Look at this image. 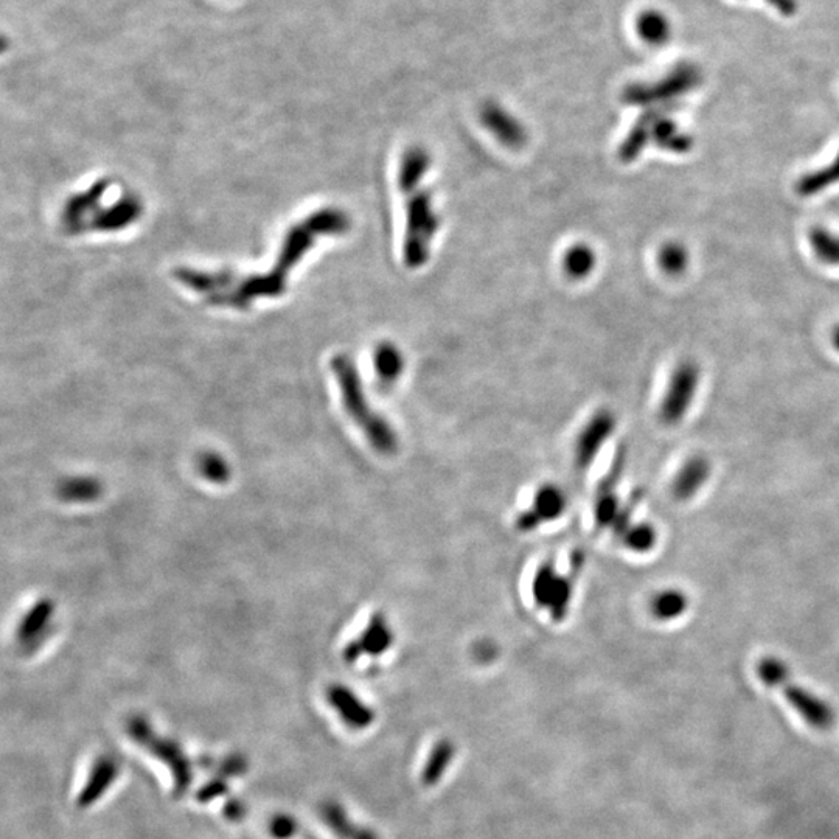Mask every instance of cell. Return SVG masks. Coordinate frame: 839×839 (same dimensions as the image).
<instances>
[{
    "label": "cell",
    "instance_id": "cell-1",
    "mask_svg": "<svg viewBox=\"0 0 839 839\" xmlns=\"http://www.w3.org/2000/svg\"><path fill=\"white\" fill-rule=\"evenodd\" d=\"M350 218L347 213L335 207L317 210L307 216L302 223L291 227L283 241L282 251L277 257L276 266L271 271L260 276L248 277L238 283L229 293L216 294L210 297V302L223 307L243 308L251 307L257 299L282 296L288 283L289 272L302 260L314 246V241L325 235H342L349 232Z\"/></svg>",
    "mask_w": 839,
    "mask_h": 839
},
{
    "label": "cell",
    "instance_id": "cell-2",
    "mask_svg": "<svg viewBox=\"0 0 839 839\" xmlns=\"http://www.w3.org/2000/svg\"><path fill=\"white\" fill-rule=\"evenodd\" d=\"M331 372L335 373L338 381L345 412L364 432L373 450L380 454H394L398 450L397 434L383 415L370 409L363 380L353 359L347 355H336L331 359Z\"/></svg>",
    "mask_w": 839,
    "mask_h": 839
},
{
    "label": "cell",
    "instance_id": "cell-3",
    "mask_svg": "<svg viewBox=\"0 0 839 839\" xmlns=\"http://www.w3.org/2000/svg\"><path fill=\"white\" fill-rule=\"evenodd\" d=\"M757 673L766 686L774 687L784 693L788 703L812 728L818 731H829L835 726L836 715L830 704L816 697L815 693L805 689L801 684L794 683L785 662L768 656L757 664Z\"/></svg>",
    "mask_w": 839,
    "mask_h": 839
},
{
    "label": "cell",
    "instance_id": "cell-4",
    "mask_svg": "<svg viewBox=\"0 0 839 839\" xmlns=\"http://www.w3.org/2000/svg\"><path fill=\"white\" fill-rule=\"evenodd\" d=\"M406 195V234L403 258L411 269L422 268L428 263L431 243L440 226L432 196L425 188H414Z\"/></svg>",
    "mask_w": 839,
    "mask_h": 839
},
{
    "label": "cell",
    "instance_id": "cell-5",
    "mask_svg": "<svg viewBox=\"0 0 839 839\" xmlns=\"http://www.w3.org/2000/svg\"><path fill=\"white\" fill-rule=\"evenodd\" d=\"M126 731L137 745L167 766L173 779V794L176 798L185 796L193 784V766L182 746L176 740L156 732L150 721L140 715L129 718Z\"/></svg>",
    "mask_w": 839,
    "mask_h": 839
},
{
    "label": "cell",
    "instance_id": "cell-6",
    "mask_svg": "<svg viewBox=\"0 0 839 839\" xmlns=\"http://www.w3.org/2000/svg\"><path fill=\"white\" fill-rule=\"evenodd\" d=\"M701 80L703 78L697 67L683 64L655 83L633 84L625 89L624 101L627 105L648 106V108L670 106V101L683 97L698 88Z\"/></svg>",
    "mask_w": 839,
    "mask_h": 839
},
{
    "label": "cell",
    "instance_id": "cell-7",
    "mask_svg": "<svg viewBox=\"0 0 839 839\" xmlns=\"http://www.w3.org/2000/svg\"><path fill=\"white\" fill-rule=\"evenodd\" d=\"M575 577L577 574L574 572L569 577L558 574L554 561L547 560L541 564L533 578V599L538 606L549 611L555 622H563L568 616Z\"/></svg>",
    "mask_w": 839,
    "mask_h": 839
},
{
    "label": "cell",
    "instance_id": "cell-8",
    "mask_svg": "<svg viewBox=\"0 0 839 839\" xmlns=\"http://www.w3.org/2000/svg\"><path fill=\"white\" fill-rule=\"evenodd\" d=\"M701 370L693 361H683L676 366L670 376L669 386L662 398L659 417L665 425H678L683 422L692 408L693 398L700 386Z\"/></svg>",
    "mask_w": 839,
    "mask_h": 839
},
{
    "label": "cell",
    "instance_id": "cell-9",
    "mask_svg": "<svg viewBox=\"0 0 839 839\" xmlns=\"http://www.w3.org/2000/svg\"><path fill=\"white\" fill-rule=\"evenodd\" d=\"M625 464H627V448L622 445L617 448L610 470L603 476L596 490L594 521L599 529H611L619 513L622 502L617 496V487L624 476Z\"/></svg>",
    "mask_w": 839,
    "mask_h": 839
},
{
    "label": "cell",
    "instance_id": "cell-10",
    "mask_svg": "<svg viewBox=\"0 0 839 839\" xmlns=\"http://www.w3.org/2000/svg\"><path fill=\"white\" fill-rule=\"evenodd\" d=\"M392 644H394V631L390 628L389 620L381 611H376L370 616L366 628L345 645L342 656L345 662L353 664L363 656L378 658L384 655Z\"/></svg>",
    "mask_w": 839,
    "mask_h": 839
},
{
    "label": "cell",
    "instance_id": "cell-11",
    "mask_svg": "<svg viewBox=\"0 0 839 839\" xmlns=\"http://www.w3.org/2000/svg\"><path fill=\"white\" fill-rule=\"evenodd\" d=\"M614 429L616 417L610 411H599L592 415L575 443V465L578 470L585 471L591 467L606 440L613 436Z\"/></svg>",
    "mask_w": 839,
    "mask_h": 839
},
{
    "label": "cell",
    "instance_id": "cell-12",
    "mask_svg": "<svg viewBox=\"0 0 839 839\" xmlns=\"http://www.w3.org/2000/svg\"><path fill=\"white\" fill-rule=\"evenodd\" d=\"M327 701L345 725L355 731L369 728L375 720V712L352 689L342 684L328 687Z\"/></svg>",
    "mask_w": 839,
    "mask_h": 839
},
{
    "label": "cell",
    "instance_id": "cell-13",
    "mask_svg": "<svg viewBox=\"0 0 839 839\" xmlns=\"http://www.w3.org/2000/svg\"><path fill=\"white\" fill-rule=\"evenodd\" d=\"M53 617H55V602L47 597L39 599L24 614L16 630V641L24 652L35 650L41 645L42 639L49 633Z\"/></svg>",
    "mask_w": 839,
    "mask_h": 839
},
{
    "label": "cell",
    "instance_id": "cell-14",
    "mask_svg": "<svg viewBox=\"0 0 839 839\" xmlns=\"http://www.w3.org/2000/svg\"><path fill=\"white\" fill-rule=\"evenodd\" d=\"M119 776L120 766L114 757L108 756V754L97 757L92 763L88 779H86L80 794H78V807L91 808L92 805L97 804L108 793L109 788L115 784V780L119 779Z\"/></svg>",
    "mask_w": 839,
    "mask_h": 839
},
{
    "label": "cell",
    "instance_id": "cell-15",
    "mask_svg": "<svg viewBox=\"0 0 839 839\" xmlns=\"http://www.w3.org/2000/svg\"><path fill=\"white\" fill-rule=\"evenodd\" d=\"M482 125L490 131L504 147L518 150L527 142V131L523 123L498 105H487L481 111Z\"/></svg>",
    "mask_w": 839,
    "mask_h": 839
},
{
    "label": "cell",
    "instance_id": "cell-16",
    "mask_svg": "<svg viewBox=\"0 0 839 839\" xmlns=\"http://www.w3.org/2000/svg\"><path fill=\"white\" fill-rule=\"evenodd\" d=\"M652 109V142L661 150L675 154L689 153L693 148V140L689 134L679 129L670 119V106H658Z\"/></svg>",
    "mask_w": 839,
    "mask_h": 839
},
{
    "label": "cell",
    "instance_id": "cell-17",
    "mask_svg": "<svg viewBox=\"0 0 839 839\" xmlns=\"http://www.w3.org/2000/svg\"><path fill=\"white\" fill-rule=\"evenodd\" d=\"M711 462L704 456H693L684 462L672 484L673 496L679 501H687L697 495L711 477Z\"/></svg>",
    "mask_w": 839,
    "mask_h": 839
},
{
    "label": "cell",
    "instance_id": "cell-18",
    "mask_svg": "<svg viewBox=\"0 0 839 839\" xmlns=\"http://www.w3.org/2000/svg\"><path fill=\"white\" fill-rule=\"evenodd\" d=\"M321 818L325 826L341 839H380L375 832L367 827L358 826L350 819L342 805L335 801H327L321 805Z\"/></svg>",
    "mask_w": 839,
    "mask_h": 839
},
{
    "label": "cell",
    "instance_id": "cell-19",
    "mask_svg": "<svg viewBox=\"0 0 839 839\" xmlns=\"http://www.w3.org/2000/svg\"><path fill=\"white\" fill-rule=\"evenodd\" d=\"M429 167H431V157L425 148H409L401 157L400 171H398V184L403 193L420 187Z\"/></svg>",
    "mask_w": 839,
    "mask_h": 839
},
{
    "label": "cell",
    "instance_id": "cell-20",
    "mask_svg": "<svg viewBox=\"0 0 839 839\" xmlns=\"http://www.w3.org/2000/svg\"><path fill=\"white\" fill-rule=\"evenodd\" d=\"M103 493V485L91 476L66 477L56 485V495L61 501L86 504L94 502Z\"/></svg>",
    "mask_w": 839,
    "mask_h": 839
},
{
    "label": "cell",
    "instance_id": "cell-21",
    "mask_svg": "<svg viewBox=\"0 0 839 839\" xmlns=\"http://www.w3.org/2000/svg\"><path fill=\"white\" fill-rule=\"evenodd\" d=\"M689 597L681 589H664L653 596L650 611L661 622L679 619L689 610Z\"/></svg>",
    "mask_w": 839,
    "mask_h": 839
},
{
    "label": "cell",
    "instance_id": "cell-22",
    "mask_svg": "<svg viewBox=\"0 0 839 839\" xmlns=\"http://www.w3.org/2000/svg\"><path fill=\"white\" fill-rule=\"evenodd\" d=\"M373 364H375L376 375L380 378V383L389 386V384H394L403 373V353L392 342H383L375 349Z\"/></svg>",
    "mask_w": 839,
    "mask_h": 839
},
{
    "label": "cell",
    "instance_id": "cell-23",
    "mask_svg": "<svg viewBox=\"0 0 839 839\" xmlns=\"http://www.w3.org/2000/svg\"><path fill=\"white\" fill-rule=\"evenodd\" d=\"M568 505V499L564 496L563 490L554 484H546L537 491L533 498L532 512L538 516L541 523L555 521L563 515Z\"/></svg>",
    "mask_w": 839,
    "mask_h": 839
},
{
    "label": "cell",
    "instance_id": "cell-24",
    "mask_svg": "<svg viewBox=\"0 0 839 839\" xmlns=\"http://www.w3.org/2000/svg\"><path fill=\"white\" fill-rule=\"evenodd\" d=\"M839 182V153L836 154L835 159L826 167L819 168V170L807 173L799 179L796 184V192L799 196L804 198H812V196L819 195L832 185Z\"/></svg>",
    "mask_w": 839,
    "mask_h": 839
},
{
    "label": "cell",
    "instance_id": "cell-25",
    "mask_svg": "<svg viewBox=\"0 0 839 839\" xmlns=\"http://www.w3.org/2000/svg\"><path fill=\"white\" fill-rule=\"evenodd\" d=\"M140 210L142 207L136 198L122 199L114 207L101 213L95 220L94 227L101 230L122 229L136 220Z\"/></svg>",
    "mask_w": 839,
    "mask_h": 839
},
{
    "label": "cell",
    "instance_id": "cell-26",
    "mask_svg": "<svg viewBox=\"0 0 839 839\" xmlns=\"http://www.w3.org/2000/svg\"><path fill=\"white\" fill-rule=\"evenodd\" d=\"M596 254L588 244L578 243L566 251L563 258L564 272L571 279H585L596 268Z\"/></svg>",
    "mask_w": 839,
    "mask_h": 839
},
{
    "label": "cell",
    "instance_id": "cell-27",
    "mask_svg": "<svg viewBox=\"0 0 839 839\" xmlns=\"http://www.w3.org/2000/svg\"><path fill=\"white\" fill-rule=\"evenodd\" d=\"M196 470L204 481L215 485L227 484L232 476V468L226 457L216 451H202L196 457Z\"/></svg>",
    "mask_w": 839,
    "mask_h": 839
},
{
    "label": "cell",
    "instance_id": "cell-28",
    "mask_svg": "<svg viewBox=\"0 0 839 839\" xmlns=\"http://www.w3.org/2000/svg\"><path fill=\"white\" fill-rule=\"evenodd\" d=\"M641 38L650 46H662L672 35V25L669 19L659 11H645L638 21Z\"/></svg>",
    "mask_w": 839,
    "mask_h": 839
},
{
    "label": "cell",
    "instance_id": "cell-29",
    "mask_svg": "<svg viewBox=\"0 0 839 839\" xmlns=\"http://www.w3.org/2000/svg\"><path fill=\"white\" fill-rule=\"evenodd\" d=\"M810 248L819 262L829 266H839V235L824 227H815L808 235Z\"/></svg>",
    "mask_w": 839,
    "mask_h": 839
},
{
    "label": "cell",
    "instance_id": "cell-30",
    "mask_svg": "<svg viewBox=\"0 0 839 839\" xmlns=\"http://www.w3.org/2000/svg\"><path fill=\"white\" fill-rule=\"evenodd\" d=\"M454 757V745L450 740H442L432 748L425 770L422 773V780L426 785H436L442 779L445 771L448 770L451 760Z\"/></svg>",
    "mask_w": 839,
    "mask_h": 839
},
{
    "label": "cell",
    "instance_id": "cell-31",
    "mask_svg": "<svg viewBox=\"0 0 839 839\" xmlns=\"http://www.w3.org/2000/svg\"><path fill=\"white\" fill-rule=\"evenodd\" d=\"M620 541L631 552L647 554L658 543V532L650 523H634Z\"/></svg>",
    "mask_w": 839,
    "mask_h": 839
},
{
    "label": "cell",
    "instance_id": "cell-32",
    "mask_svg": "<svg viewBox=\"0 0 839 839\" xmlns=\"http://www.w3.org/2000/svg\"><path fill=\"white\" fill-rule=\"evenodd\" d=\"M658 263L665 274L673 277L681 276L689 266V252L683 244L667 243L659 251Z\"/></svg>",
    "mask_w": 839,
    "mask_h": 839
},
{
    "label": "cell",
    "instance_id": "cell-33",
    "mask_svg": "<svg viewBox=\"0 0 839 839\" xmlns=\"http://www.w3.org/2000/svg\"><path fill=\"white\" fill-rule=\"evenodd\" d=\"M641 499L642 491H634L633 495L630 496V499L622 502V505H620L619 513H617L613 526H611V530H613L614 535H616L619 540L624 537L625 533H627L628 530H630V527L633 526L634 512L638 509Z\"/></svg>",
    "mask_w": 839,
    "mask_h": 839
},
{
    "label": "cell",
    "instance_id": "cell-34",
    "mask_svg": "<svg viewBox=\"0 0 839 839\" xmlns=\"http://www.w3.org/2000/svg\"><path fill=\"white\" fill-rule=\"evenodd\" d=\"M269 833L274 839H291L297 833V822L288 815H279L269 822Z\"/></svg>",
    "mask_w": 839,
    "mask_h": 839
},
{
    "label": "cell",
    "instance_id": "cell-35",
    "mask_svg": "<svg viewBox=\"0 0 839 839\" xmlns=\"http://www.w3.org/2000/svg\"><path fill=\"white\" fill-rule=\"evenodd\" d=\"M227 791V784L226 780H213V782H209L206 787H202L201 791H199L198 801L201 802H209L213 801V799L220 798L223 794H226Z\"/></svg>",
    "mask_w": 839,
    "mask_h": 839
},
{
    "label": "cell",
    "instance_id": "cell-36",
    "mask_svg": "<svg viewBox=\"0 0 839 839\" xmlns=\"http://www.w3.org/2000/svg\"><path fill=\"white\" fill-rule=\"evenodd\" d=\"M541 524L543 523H541L540 519H538V516L530 509L526 510V512L519 513L518 518H516V527H518L519 532L523 533L533 532V530H537Z\"/></svg>",
    "mask_w": 839,
    "mask_h": 839
},
{
    "label": "cell",
    "instance_id": "cell-37",
    "mask_svg": "<svg viewBox=\"0 0 839 839\" xmlns=\"http://www.w3.org/2000/svg\"><path fill=\"white\" fill-rule=\"evenodd\" d=\"M765 2L773 5V8H776L784 16H794L798 13V0H765Z\"/></svg>",
    "mask_w": 839,
    "mask_h": 839
},
{
    "label": "cell",
    "instance_id": "cell-38",
    "mask_svg": "<svg viewBox=\"0 0 839 839\" xmlns=\"http://www.w3.org/2000/svg\"><path fill=\"white\" fill-rule=\"evenodd\" d=\"M226 816L227 818L234 819V821H240V819L244 816L243 805H241L238 801H230L229 804L226 805Z\"/></svg>",
    "mask_w": 839,
    "mask_h": 839
},
{
    "label": "cell",
    "instance_id": "cell-39",
    "mask_svg": "<svg viewBox=\"0 0 839 839\" xmlns=\"http://www.w3.org/2000/svg\"><path fill=\"white\" fill-rule=\"evenodd\" d=\"M832 341L833 345H835V349L839 352V325L835 328V331H833Z\"/></svg>",
    "mask_w": 839,
    "mask_h": 839
}]
</instances>
